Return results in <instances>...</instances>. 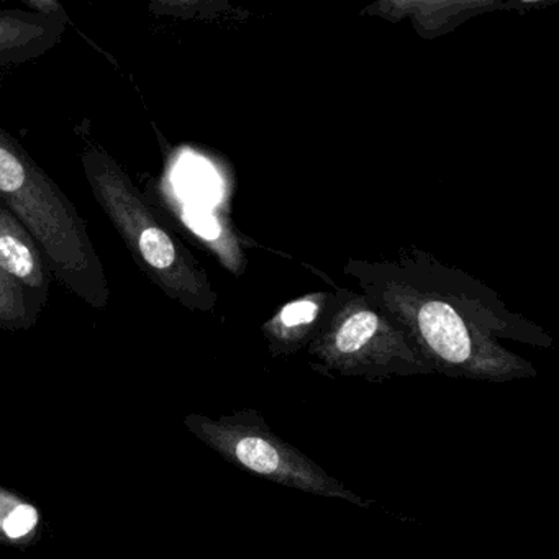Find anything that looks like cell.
Returning <instances> with one entry per match:
<instances>
[{
    "label": "cell",
    "mask_w": 559,
    "mask_h": 559,
    "mask_svg": "<svg viewBox=\"0 0 559 559\" xmlns=\"http://www.w3.org/2000/svg\"><path fill=\"white\" fill-rule=\"evenodd\" d=\"M186 222L189 227L195 231V234L202 235L204 238H217L221 234L217 222L212 218L211 214L204 211H195V209H189L185 214Z\"/></svg>",
    "instance_id": "9c48e42d"
},
{
    "label": "cell",
    "mask_w": 559,
    "mask_h": 559,
    "mask_svg": "<svg viewBox=\"0 0 559 559\" xmlns=\"http://www.w3.org/2000/svg\"><path fill=\"white\" fill-rule=\"evenodd\" d=\"M40 525V512L34 503L0 492V539L22 543L31 538Z\"/></svg>",
    "instance_id": "52a82bcc"
},
{
    "label": "cell",
    "mask_w": 559,
    "mask_h": 559,
    "mask_svg": "<svg viewBox=\"0 0 559 559\" xmlns=\"http://www.w3.org/2000/svg\"><path fill=\"white\" fill-rule=\"evenodd\" d=\"M381 323L368 310L356 312L338 326L319 355L330 368L345 376L421 374L431 368L408 349L385 348L379 338Z\"/></svg>",
    "instance_id": "277c9868"
},
{
    "label": "cell",
    "mask_w": 559,
    "mask_h": 559,
    "mask_svg": "<svg viewBox=\"0 0 559 559\" xmlns=\"http://www.w3.org/2000/svg\"><path fill=\"white\" fill-rule=\"evenodd\" d=\"M185 424L225 461L254 476L313 496L346 500L353 506L369 507L372 503L326 473L299 448L277 437L263 415L253 408L218 418L189 415Z\"/></svg>",
    "instance_id": "3957f363"
},
{
    "label": "cell",
    "mask_w": 559,
    "mask_h": 559,
    "mask_svg": "<svg viewBox=\"0 0 559 559\" xmlns=\"http://www.w3.org/2000/svg\"><path fill=\"white\" fill-rule=\"evenodd\" d=\"M317 309L316 304L310 300H300V302H293L281 312V322L286 329H300V326L310 325L316 320Z\"/></svg>",
    "instance_id": "ba28073f"
},
{
    "label": "cell",
    "mask_w": 559,
    "mask_h": 559,
    "mask_svg": "<svg viewBox=\"0 0 559 559\" xmlns=\"http://www.w3.org/2000/svg\"><path fill=\"white\" fill-rule=\"evenodd\" d=\"M45 304L0 267V329L28 330L37 323Z\"/></svg>",
    "instance_id": "8992f818"
},
{
    "label": "cell",
    "mask_w": 559,
    "mask_h": 559,
    "mask_svg": "<svg viewBox=\"0 0 559 559\" xmlns=\"http://www.w3.org/2000/svg\"><path fill=\"white\" fill-rule=\"evenodd\" d=\"M0 267L41 304L50 293V266L27 228L0 202Z\"/></svg>",
    "instance_id": "5b68a950"
},
{
    "label": "cell",
    "mask_w": 559,
    "mask_h": 559,
    "mask_svg": "<svg viewBox=\"0 0 559 559\" xmlns=\"http://www.w3.org/2000/svg\"><path fill=\"white\" fill-rule=\"evenodd\" d=\"M0 202L44 251L51 276L94 309H107L110 287L86 222L57 182L0 127Z\"/></svg>",
    "instance_id": "6da1fadb"
},
{
    "label": "cell",
    "mask_w": 559,
    "mask_h": 559,
    "mask_svg": "<svg viewBox=\"0 0 559 559\" xmlns=\"http://www.w3.org/2000/svg\"><path fill=\"white\" fill-rule=\"evenodd\" d=\"M84 176L136 266L169 297L201 306L202 280L181 245L156 217L135 182L99 146L81 156Z\"/></svg>",
    "instance_id": "7a4b0ae2"
}]
</instances>
